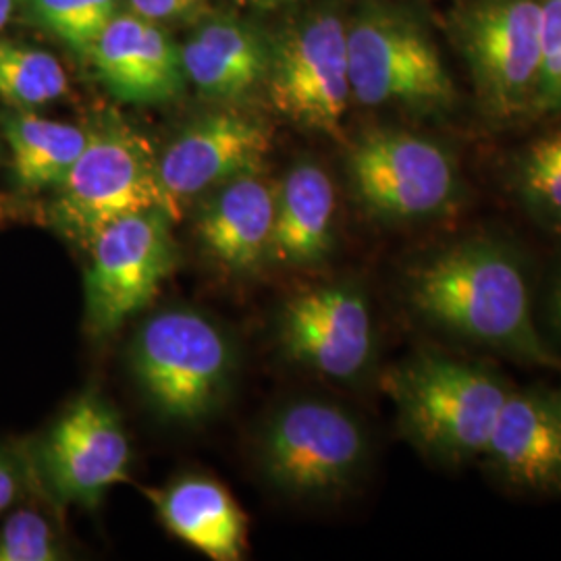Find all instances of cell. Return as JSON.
<instances>
[{"label": "cell", "instance_id": "1", "mask_svg": "<svg viewBox=\"0 0 561 561\" xmlns=\"http://www.w3.org/2000/svg\"><path fill=\"white\" fill-rule=\"evenodd\" d=\"M405 301L445 335L524 364L561 368L535 321L524 261L505 241L474 236L431 252L410 268Z\"/></svg>", "mask_w": 561, "mask_h": 561}, {"label": "cell", "instance_id": "2", "mask_svg": "<svg viewBox=\"0 0 561 561\" xmlns=\"http://www.w3.org/2000/svg\"><path fill=\"white\" fill-rule=\"evenodd\" d=\"M401 433L428 460L456 468L482 458L512 387L481 362L419 352L382 377Z\"/></svg>", "mask_w": 561, "mask_h": 561}, {"label": "cell", "instance_id": "3", "mask_svg": "<svg viewBox=\"0 0 561 561\" xmlns=\"http://www.w3.org/2000/svg\"><path fill=\"white\" fill-rule=\"evenodd\" d=\"M131 375L162 419H206L229 387L236 354L221 327L192 308L148 317L129 347Z\"/></svg>", "mask_w": 561, "mask_h": 561}, {"label": "cell", "instance_id": "4", "mask_svg": "<svg viewBox=\"0 0 561 561\" xmlns=\"http://www.w3.org/2000/svg\"><path fill=\"white\" fill-rule=\"evenodd\" d=\"M88 144L57 185L50 221L67 240L85 245L125 215L162 208L159 154L119 119L88 129Z\"/></svg>", "mask_w": 561, "mask_h": 561}, {"label": "cell", "instance_id": "5", "mask_svg": "<svg viewBox=\"0 0 561 561\" xmlns=\"http://www.w3.org/2000/svg\"><path fill=\"white\" fill-rule=\"evenodd\" d=\"M352 101L364 106H403L416 113H449L458 92L439 48L408 15L375 7L347 27Z\"/></svg>", "mask_w": 561, "mask_h": 561}, {"label": "cell", "instance_id": "6", "mask_svg": "<svg viewBox=\"0 0 561 561\" xmlns=\"http://www.w3.org/2000/svg\"><path fill=\"white\" fill-rule=\"evenodd\" d=\"M366 461L368 437L362 422L333 401H291L262 431V472L291 497L341 495L360 479Z\"/></svg>", "mask_w": 561, "mask_h": 561}, {"label": "cell", "instance_id": "7", "mask_svg": "<svg viewBox=\"0 0 561 561\" xmlns=\"http://www.w3.org/2000/svg\"><path fill=\"white\" fill-rule=\"evenodd\" d=\"M350 180L362 206L382 221L447 217L461 201L458 164L442 144L400 129H377L350 150Z\"/></svg>", "mask_w": 561, "mask_h": 561}, {"label": "cell", "instance_id": "8", "mask_svg": "<svg viewBox=\"0 0 561 561\" xmlns=\"http://www.w3.org/2000/svg\"><path fill=\"white\" fill-rule=\"evenodd\" d=\"M171 222L162 208L140 210L108 222L88 243L83 294L92 337L115 333L159 294L178 261Z\"/></svg>", "mask_w": 561, "mask_h": 561}, {"label": "cell", "instance_id": "9", "mask_svg": "<svg viewBox=\"0 0 561 561\" xmlns=\"http://www.w3.org/2000/svg\"><path fill=\"white\" fill-rule=\"evenodd\" d=\"M264 80L285 119L341 140L352 102L347 25L333 11L304 18L280 38Z\"/></svg>", "mask_w": 561, "mask_h": 561}, {"label": "cell", "instance_id": "10", "mask_svg": "<svg viewBox=\"0 0 561 561\" xmlns=\"http://www.w3.org/2000/svg\"><path fill=\"white\" fill-rule=\"evenodd\" d=\"M463 57L484 108L512 119L533 108L542 62V0H479L460 21Z\"/></svg>", "mask_w": 561, "mask_h": 561}, {"label": "cell", "instance_id": "11", "mask_svg": "<svg viewBox=\"0 0 561 561\" xmlns=\"http://www.w3.org/2000/svg\"><path fill=\"white\" fill-rule=\"evenodd\" d=\"M277 335L289 360L333 381L358 379L377 340L370 301L360 285L347 280L291 296L280 308Z\"/></svg>", "mask_w": 561, "mask_h": 561}, {"label": "cell", "instance_id": "12", "mask_svg": "<svg viewBox=\"0 0 561 561\" xmlns=\"http://www.w3.org/2000/svg\"><path fill=\"white\" fill-rule=\"evenodd\" d=\"M271 144L268 125L243 113L221 111L192 121L159 157L162 210L180 221L194 198L259 173Z\"/></svg>", "mask_w": 561, "mask_h": 561}, {"label": "cell", "instance_id": "13", "mask_svg": "<svg viewBox=\"0 0 561 561\" xmlns=\"http://www.w3.org/2000/svg\"><path fill=\"white\" fill-rule=\"evenodd\" d=\"M131 447L117 410L85 391L62 414L42 447V466L55 495L96 507L104 493L129 479Z\"/></svg>", "mask_w": 561, "mask_h": 561}, {"label": "cell", "instance_id": "14", "mask_svg": "<svg viewBox=\"0 0 561 561\" xmlns=\"http://www.w3.org/2000/svg\"><path fill=\"white\" fill-rule=\"evenodd\" d=\"M482 458L514 489L561 493V389H512Z\"/></svg>", "mask_w": 561, "mask_h": 561}, {"label": "cell", "instance_id": "15", "mask_svg": "<svg viewBox=\"0 0 561 561\" xmlns=\"http://www.w3.org/2000/svg\"><path fill=\"white\" fill-rule=\"evenodd\" d=\"M104 88L121 102L161 104L180 96L185 83L181 50L154 21L115 15L90 48Z\"/></svg>", "mask_w": 561, "mask_h": 561}, {"label": "cell", "instance_id": "16", "mask_svg": "<svg viewBox=\"0 0 561 561\" xmlns=\"http://www.w3.org/2000/svg\"><path fill=\"white\" fill-rule=\"evenodd\" d=\"M277 190L259 173L240 175L213 190L196 217L202 250L222 268L254 273L268 262Z\"/></svg>", "mask_w": 561, "mask_h": 561}, {"label": "cell", "instance_id": "17", "mask_svg": "<svg viewBox=\"0 0 561 561\" xmlns=\"http://www.w3.org/2000/svg\"><path fill=\"white\" fill-rule=\"evenodd\" d=\"M162 524L180 541L213 561H240L248 549V516L221 482L183 477L148 491Z\"/></svg>", "mask_w": 561, "mask_h": 561}, {"label": "cell", "instance_id": "18", "mask_svg": "<svg viewBox=\"0 0 561 561\" xmlns=\"http://www.w3.org/2000/svg\"><path fill=\"white\" fill-rule=\"evenodd\" d=\"M335 185L321 164L301 161L277 187L268 262L310 266L324 261L335 243Z\"/></svg>", "mask_w": 561, "mask_h": 561}, {"label": "cell", "instance_id": "19", "mask_svg": "<svg viewBox=\"0 0 561 561\" xmlns=\"http://www.w3.org/2000/svg\"><path fill=\"white\" fill-rule=\"evenodd\" d=\"M271 55L261 38L236 21H210L183 44L185 78L213 99H238L266 78Z\"/></svg>", "mask_w": 561, "mask_h": 561}, {"label": "cell", "instance_id": "20", "mask_svg": "<svg viewBox=\"0 0 561 561\" xmlns=\"http://www.w3.org/2000/svg\"><path fill=\"white\" fill-rule=\"evenodd\" d=\"M0 127L11 150L13 178L25 194L60 185L90 136L80 125L44 119L21 108L0 115Z\"/></svg>", "mask_w": 561, "mask_h": 561}, {"label": "cell", "instance_id": "21", "mask_svg": "<svg viewBox=\"0 0 561 561\" xmlns=\"http://www.w3.org/2000/svg\"><path fill=\"white\" fill-rule=\"evenodd\" d=\"M67 88L65 69L53 55L18 42L0 41V102L32 111L59 101Z\"/></svg>", "mask_w": 561, "mask_h": 561}, {"label": "cell", "instance_id": "22", "mask_svg": "<svg viewBox=\"0 0 561 561\" xmlns=\"http://www.w3.org/2000/svg\"><path fill=\"white\" fill-rule=\"evenodd\" d=\"M518 192L539 219L561 225V127L533 141L524 152Z\"/></svg>", "mask_w": 561, "mask_h": 561}, {"label": "cell", "instance_id": "23", "mask_svg": "<svg viewBox=\"0 0 561 561\" xmlns=\"http://www.w3.org/2000/svg\"><path fill=\"white\" fill-rule=\"evenodd\" d=\"M117 0H27L32 20L57 38L90 55L92 44L115 18Z\"/></svg>", "mask_w": 561, "mask_h": 561}, {"label": "cell", "instance_id": "24", "mask_svg": "<svg viewBox=\"0 0 561 561\" xmlns=\"http://www.w3.org/2000/svg\"><path fill=\"white\" fill-rule=\"evenodd\" d=\"M65 558L59 535L42 514L18 510L0 526V561H59Z\"/></svg>", "mask_w": 561, "mask_h": 561}, {"label": "cell", "instance_id": "25", "mask_svg": "<svg viewBox=\"0 0 561 561\" xmlns=\"http://www.w3.org/2000/svg\"><path fill=\"white\" fill-rule=\"evenodd\" d=\"M535 111L561 108V0H542V62Z\"/></svg>", "mask_w": 561, "mask_h": 561}, {"label": "cell", "instance_id": "26", "mask_svg": "<svg viewBox=\"0 0 561 561\" xmlns=\"http://www.w3.org/2000/svg\"><path fill=\"white\" fill-rule=\"evenodd\" d=\"M196 0H129L136 15L146 20L159 21L175 18L187 11Z\"/></svg>", "mask_w": 561, "mask_h": 561}, {"label": "cell", "instance_id": "27", "mask_svg": "<svg viewBox=\"0 0 561 561\" xmlns=\"http://www.w3.org/2000/svg\"><path fill=\"white\" fill-rule=\"evenodd\" d=\"M20 470L4 451H0V516L15 503L20 495Z\"/></svg>", "mask_w": 561, "mask_h": 561}, {"label": "cell", "instance_id": "28", "mask_svg": "<svg viewBox=\"0 0 561 561\" xmlns=\"http://www.w3.org/2000/svg\"><path fill=\"white\" fill-rule=\"evenodd\" d=\"M549 327L561 337V271L549 296Z\"/></svg>", "mask_w": 561, "mask_h": 561}, {"label": "cell", "instance_id": "29", "mask_svg": "<svg viewBox=\"0 0 561 561\" xmlns=\"http://www.w3.org/2000/svg\"><path fill=\"white\" fill-rule=\"evenodd\" d=\"M13 7H15V0H0V32H2V27L11 20Z\"/></svg>", "mask_w": 561, "mask_h": 561}, {"label": "cell", "instance_id": "30", "mask_svg": "<svg viewBox=\"0 0 561 561\" xmlns=\"http://www.w3.org/2000/svg\"><path fill=\"white\" fill-rule=\"evenodd\" d=\"M250 2H256V4H279V2H287V0H250Z\"/></svg>", "mask_w": 561, "mask_h": 561}]
</instances>
